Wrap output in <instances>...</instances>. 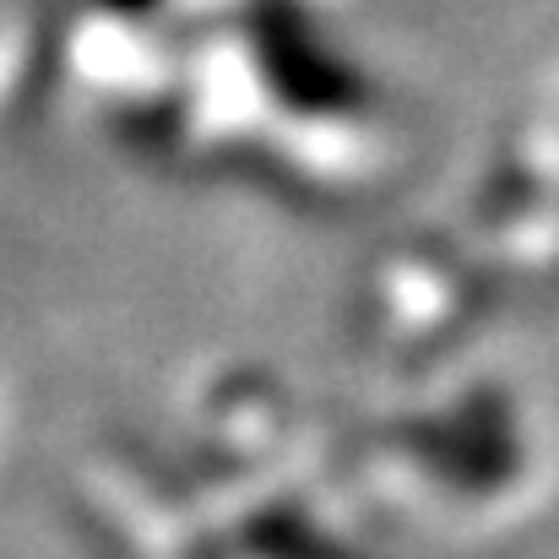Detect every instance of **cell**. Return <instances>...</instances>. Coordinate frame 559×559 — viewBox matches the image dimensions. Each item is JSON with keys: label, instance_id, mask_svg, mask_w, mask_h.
I'll list each match as a JSON object with an SVG mask.
<instances>
[]
</instances>
